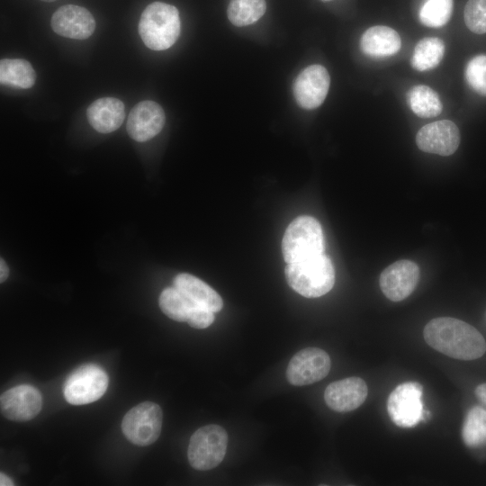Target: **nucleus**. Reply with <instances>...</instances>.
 Segmentation results:
<instances>
[{"mask_svg": "<svg viewBox=\"0 0 486 486\" xmlns=\"http://www.w3.org/2000/svg\"><path fill=\"white\" fill-rule=\"evenodd\" d=\"M401 47L398 32L383 25L367 29L360 40V49L371 58H386L396 54Z\"/></svg>", "mask_w": 486, "mask_h": 486, "instance_id": "18", "label": "nucleus"}, {"mask_svg": "<svg viewBox=\"0 0 486 486\" xmlns=\"http://www.w3.org/2000/svg\"><path fill=\"white\" fill-rule=\"evenodd\" d=\"M109 379L100 366L87 364L80 366L67 378L63 393L72 405H84L99 400L106 392Z\"/></svg>", "mask_w": 486, "mask_h": 486, "instance_id": "7", "label": "nucleus"}, {"mask_svg": "<svg viewBox=\"0 0 486 486\" xmlns=\"http://www.w3.org/2000/svg\"><path fill=\"white\" fill-rule=\"evenodd\" d=\"M477 398L486 405V383L478 385L475 389Z\"/></svg>", "mask_w": 486, "mask_h": 486, "instance_id": "30", "label": "nucleus"}, {"mask_svg": "<svg viewBox=\"0 0 486 486\" xmlns=\"http://www.w3.org/2000/svg\"><path fill=\"white\" fill-rule=\"evenodd\" d=\"M180 28L176 7L162 2L148 4L142 12L139 22L141 40L153 50L170 48L180 34Z\"/></svg>", "mask_w": 486, "mask_h": 486, "instance_id": "3", "label": "nucleus"}, {"mask_svg": "<svg viewBox=\"0 0 486 486\" xmlns=\"http://www.w3.org/2000/svg\"><path fill=\"white\" fill-rule=\"evenodd\" d=\"M265 0H231L227 14L230 22L236 26H247L256 22L266 13Z\"/></svg>", "mask_w": 486, "mask_h": 486, "instance_id": "25", "label": "nucleus"}, {"mask_svg": "<svg viewBox=\"0 0 486 486\" xmlns=\"http://www.w3.org/2000/svg\"><path fill=\"white\" fill-rule=\"evenodd\" d=\"M41 406L40 392L29 384L13 387L0 397L2 414L14 421H27L33 418L40 411Z\"/></svg>", "mask_w": 486, "mask_h": 486, "instance_id": "13", "label": "nucleus"}, {"mask_svg": "<svg viewBox=\"0 0 486 486\" xmlns=\"http://www.w3.org/2000/svg\"><path fill=\"white\" fill-rule=\"evenodd\" d=\"M173 284L176 288L192 301L214 312L220 311L223 307L220 295L206 283L193 274H178L174 278Z\"/></svg>", "mask_w": 486, "mask_h": 486, "instance_id": "19", "label": "nucleus"}, {"mask_svg": "<svg viewBox=\"0 0 486 486\" xmlns=\"http://www.w3.org/2000/svg\"><path fill=\"white\" fill-rule=\"evenodd\" d=\"M165 121L162 107L156 102L146 100L140 102L131 109L126 128L132 140L144 142L162 130Z\"/></svg>", "mask_w": 486, "mask_h": 486, "instance_id": "14", "label": "nucleus"}, {"mask_svg": "<svg viewBox=\"0 0 486 486\" xmlns=\"http://www.w3.org/2000/svg\"><path fill=\"white\" fill-rule=\"evenodd\" d=\"M324 250V234L318 220L302 215L289 224L282 240V253L287 264L323 254Z\"/></svg>", "mask_w": 486, "mask_h": 486, "instance_id": "4", "label": "nucleus"}, {"mask_svg": "<svg viewBox=\"0 0 486 486\" xmlns=\"http://www.w3.org/2000/svg\"><path fill=\"white\" fill-rule=\"evenodd\" d=\"M367 393V385L362 378L347 377L328 384L324 392V400L331 410L348 412L360 407Z\"/></svg>", "mask_w": 486, "mask_h": 486, "instance_id": "16", "label": "nucleus"}, {"mask_svg": "<svg viewBox=\"0 0 486 486\" xmlns=\"http://www.w3.org/2000/svg\"><path fill=\"white\" fill-rule=\"evenodd\" d=\"M323 1H329V0H323Z\"/></svg>", "mask_w": 486, "mask_h": 486, "instance_id": "34", "label": "nucleus"}, {"mask_svg": "<svg viewBox=\"0 0 486 486\" xmlns=\"http://www.w3.org/2000/svg\"><path fill=\"white\" fill-rule=\"evenodd\" d=\"M198 305L200 304L192 301L175 286L166 288L159 296L161 310L168 318L179 322H187Z\"/></svg>", "mask_w": 486, "mask_h": 486, "instance_id": "20", "label": "nucleus"}, {"mask_svg": "<svg viewBox=\"0 0 486 486\" xmlns=\"http://www.w3.org/2000/svg\"><path fill=\"white\" fill-rule=\"evenodd\" d=\"M445 54V44L439 38L420 40L410 58L411 67L418 71H427L439 65Z\"/></svg>", "mask_w": 486, "mask_h": 486, "instance_id": "23", "label": "nucleus"}, {"mask_svg": "<svg viewBox=\"0 0 486 486\" xmlns=\"http://www.w3.org/2000/svg\"><path fill=\"white\" fill-rule=\"evenodd\" d=\"M425 341L436 351L459 360H474L486 351L482 335L472 325L451 317L431 320L424 328Z\"/></svg>", "mask_w": 486, "mask_h": 486, "instance_id": "1", "label": "nucleus"}, {"mask_svg": "<svg viewBox=\"0 0 486 486\" xmlns=\"http://www.w3.org/2000/svg\"><path fill=\"white\" fill-rule=\"evenodd\" d=\"M228 446L226 430L216 424L203 426L190 438L187 455L190 465L199 471L217 467L223 460Z\"/></svg>", "mask_w": 486, "mask_h": 486, "instance_id": "5", "label": "nucleus"}, {"mask_svg": "<svg viewBox=\"0 0 486 486\" xmlns=\"http://www.w3.org/2000/svg\"><path fill=\"white\" fill-rule=\"evenodd\" d=\"M52 30L58 35L74 40L89 38L94 29L95 21L85 7L66 4L59 7L51 18Z\"/></svg>", "mask_w": 486, "mask_h": 486, "instance_id": "15", "label": "nucleus"}, {"mask_svg": "<svg viewBox=\"0 0 486 486\" xmlns=\"http://www.w3.org/2000/svg\"><path fill=\"white\" fill-rule=\"evenodd\" d=\"M40 1H44V2H53V1H56V0H40Z\"/></svg>", "mask_w": 486, "mask_h": 486, "instance_id": "33", "label": "nucleus"}, {"mask_svg": "<svg viewBox=\"0 0 486 486\" xmlns=\"http://www.w3.org/2000/svg\"><path fill=\"white\" fill-rule=\"evenodd\" d=\"M464 16L471 32L477 34L486 32V0H468Z\"/></svg>", "mask_w": 486, "mask_h": 486, "instance_id": "28", "label": "nucleus"}, {"mask_svg": "<svg viewBox=\"0 0 486 486\" xmlns=\"http://www.w3.org/2000/svg\"><path fill=\"white\" fill-rule=\"evenodd\" d=\"M464 443L471 448L486 446V410L472 407L466 414L462 428Z\"/></svg>", "mask_w": 486, "mask_h": 486, "instance_id": "24", "label": "nucleus"}, {"mask_svg": "<svg viewBox=\"0 0 486 486\" xmlns=\"http://www.w3.org/2000/svg\"><path fill=\"white\" fill-rule=\"evenodd\" d=\"M284 274L290 287L306 298L320 297L335 284L334 266L325 253L287 264Z\"/></svg>", "mask_w": 486, "mask_h": 486, "instance_id": "2", "label": "nucleus"}, {"mask_svg": "<svg viewBox=\"0 0 486 486\" xmlns=\"http://www.w3.org/2000/svg\"><path fill=\"white\" fill-rule=\"evenodd\" d=\"M465 79L477 94L486 95V55L472 58L465 68Z\"/></svg>", "mask_w": 486, "mask_h": 486, "instance_id": "27", "label": "nucleus"}, {"mask_svg": "<svg viewBox=\"0 0 486 486\" xmlns=\"http://www.w3.org/2000/svg\"><path fill=\"white\" fill-rule=\"evenodd\" d=\"M416 143L424 152L450 156L459 147L460 132L453 122L436 121L419 129L416 135Z\"/></svg>", "mask_w": 486, "mask_h": 486, "instance_id": "12", "label": "nucleus"}, {"mask_svg": "<svg viewBox=\"0 0 486 486\" xmlns=\"http://www.w3.org/2000/svg\"><path fill=\"white\" fill-rule=\"evenodd\" d=\"M419 268L410 260H399L387 266L380 275V287L383 294L392 302L406 299L416 288Z\"/></svg>", "mask_w": 486, "mask_h": 486, "instance_id": "11", "label": "nucleus"}, {"mask_svg": "<svg viewBox=\"0 0 486 486\" xmlns=\"http://www.w3.org/2000/svg\"><path fill=\"white\" fill-rule=\"evenodd\" d=\"M36 80L32 66L22 58H4L0 61V82L22 89L31 88Z\"/></svg>", "mask_w": 486, "mask_h": 486, "instance_id": "21", "label": "nucleus"}, {"mask_svg": "<svg viewBox=\"0 0 486 486\" xmlns=\"http://www.w3.org/2000/svg\"><path fill=\"white\" fill-rule=\"evenodd\" d=\"M330 366V357L326 351L319 347H306L290 360L286 378L295 386L309 385L325 378Z\"/></svg>", "mask_w": 486, "mask_h": 486, "instance_id": "9", "label": "nucleus"}, {"mask_svg": "<svg viewBox=\"0 0 486 486\" xmlns=\"http://www.w3.org/2000/svg\"><path fill=\"white\" fill-rule=\"evenodd\" d=\"M453 11V0H426L422 4L418 18L422 24L439 28L450 19Z\"/></svg>", "mask_w": 486, "mask_h": 486, "instance_id": "26", "label": "nucleus"}, {"mask_svg": "<svg viewBox=\"0 0 486 486\" xmlns=\"http://www.w3.org/2000/svg\"><path fill=\"white\" fill-rule=\"evenodd\" d=\"M163 422L161 408L154 402L144 401L130 409L122 422L126 438L134 445L146 446L160 436Z\"/></svg>", "mask_w": 486, "mask_h": 486, "instance_id": "6", "label": "nucleus"}, {"mask_svg": "<svg viewBox=\"0 0 486 486\" xmlns=\"http://www.w3.org/2000/svg\"><path fill=\"white\" fill-rule=\"evenodd\" d=\"M9 275V269L5 263V261L1 258L0 259V282L4 283Z\"/></svg>", "mask_w": 486, "mask_h": 486, "instance_id": "31", "label": "nucleus"}, {"mask_svg": "<svg viewBox=\"0 0 486 486\" xmlns=\"http://www.w3.org/2000/svg\"><path fill=\"white\" fill-rule=\"evenodd\" d=\"M86 115L95 130L110 133L119 129L124 121V104L114 97L99 98L88 106Z\"/></svg>", "mask_w": 486, "mask_h": 486, "instance_id": "17", "label": "nucleus"}, {"mask_svg": "<svg viewBox=\"0 0 486 486\" xmlns=\"http://www.w3.org/2000/svg\"><path fill=\"white\" fill-rule=\"evenodd\" d=\"M423 387L417 382L399 384L389 395L387 412L395 425L400 428L415 427L428 414L422 402Z\"/></svg>", "mask_w": 486, "mask_h": 486, "instance_id": "8", "label": "nucleus"}, {"mask_svg": "<svg viewBox=\"0 0 486 486\" xmlns=\"http://www.w3.org/2000/svg\"><path fill=\"white\" fill-rule=\"evenodd\" d=\"M407 101L411 111L420 118H433L442 112L438 94L427 86L418 85L410 88Z\"/></svg>", "mask_w": 486, "mask_h": 486, "instance_id": "22", "label": "nucleus"}, {"mask_svg": "<svg viewBox=\"0 0 486 486\" xmlns=\"http://www.w3.org/2000/svg\"><path fill=\"white\" fill-rule=\"evenodd\" d=\"M330 85L327 69L321 65H311L303 69L293 85V94L298 105L306 110L319 107L324 102Z\"/></svg>", "mask_w": 486, "mask_h": 486, "instance_id": "10", "label": "nucleus"}, {"mask_svg": "<svg viewBox=\"0 0 486 486\" xmlns=\"http://www.w3.org/2000/svg\"><path fill=\"white\" fill-rule=\"evenodd\" d=\"M0 485L1 486H10V485H14V483H13V481L8 476H6L4 473H1L0 474Z\"/></svg>", "mask_w": 486, "mask_h": 486, "instance_id": "32", "label": "nucleus"}, {"mask_svg": "<svg viewBox=\"0 0 486 486\" xmlns=\"http://www.w3.org/2000/svg\"><path fill=\"white\" fill-rule=\"evenodd\" d=\"M214 321V311L198 305L187 321L189 326L194 328H206Z\"/></svg>", "mask_w": 486, "mask_h": 486, "instance_id": "29", "label": "nucleus"}]
</instances>
